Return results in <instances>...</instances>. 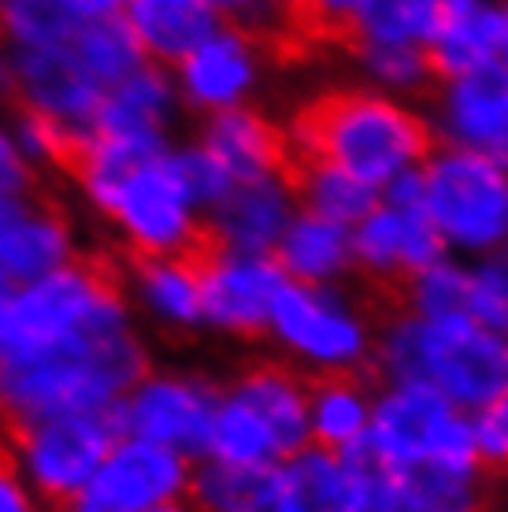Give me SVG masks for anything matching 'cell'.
Returning <instances> with one entry per match:
<instances>
[{
  "label": "cell",
  "mask_w": 508,
  "mask_h": 512,
  "mask_svg": "<svg viewBox=\"0 0 508 512\" xmlns=\"http://www.w3.org/2000/svg\"><path fill=\"white\" fill-rule=\"evenodd\" d=\"M60 179L115 242V256H197L204 205L182 160V141L89 134Z\"/></svg>",
  "instance_id": "obj_1"
},
{
  "label": "cell",
  "mask_w": 508,
  "mask_h": 512,
  "mask_svg": "<svg viewBox=\"0 0 508 512\" xmlns=\"http://www.w3.org/2000/svg\"><path fill=\"white\" fill-rule=\"evenodd\" d=\"M153 364L149 331L134 312L0 360V431L67 412H112Z\"/></svg>",
  "instance_id": "obj_2"
},
{
  "label": "cell",
  "mask_w": 508,
  "mask_h": 512,
  "mask_svg": "<svg viewBox=\"0 0 508 512\" xmlns=\"http://www.w3.org/2000/svg\"><path fill=\"white\" fill-rule=\"evenodd\" d=\"M297 160L342 167L375 193L408 182L434 149V134L416 101H401L371 86H345L308 104L286 130Z\"/></svg>",
  "instance_id": "obj_3"
},
{
  "label": "cell",
  "mask_w": 508,
  "mask_h": 512,
  "mask_svg": "<svg viewBox=\"0 0 508 512\" xmlns=\"http://www.w3.org/2000/svg\"><path fill=\"white\" fill-rule=\"evenodd\" d=\"M375 368L386 383H420L479 416L508 390V338L457 316L401 312L379 327Z\"/></svg>",
  "instance_id": "obj_4"
},
{
  "label": "cell",
  "mask_w": 508,
  "mask_h": 512,
  "mask_svg": "<svg viewBox=\"0 0 508 512\" xmlns=\"http://www.w3.org/2000/svg\"><path fill=\"white\" fill-rule=\"evenodd\" d=\"M412 193L445 256L475 264L508 242V164L494 156L434 141L412 175Z\"/></svg>",
  "instance_id": "obj_5"
},
{
  "label": "cell",
  "mask_w": 508,
  "mask_h": 512,
  "mask_svg": "<svg viewBox=\"0 0 508 512\" xmlns=\"http://www.w3.org/2000/svg\"><path fill=\"white\" fill-rule=\"evenodd\" d=\"M308 446V379L286 364H249L219 386L208 453L227 464L279 468Z\"/></svg>",
  "instance_id": "obj_6"
},
{
  "label": "cell",
  "mask_w": 508,
  "mask_h": 512,
  "mask_svg": "<svg viewBox=\"0 0 508 512\" xmlns=\"http://www.w3.org/2000/svg\"><path fill=\"white\" fill-rule=\"evenodd\" d=\"M264 338L297 375L334 379V375H360L375 360L379 327L364 301L345 286L282 282L267 316Z\"/></svg>",
  "instance_id": "obj_7"
},
{
  "label": "cell",
  "mask_w": 508,
  "mask_h": 512,
  "mask_svg": "<svg viewBox=\"0 0 508 512\" xmlns=\"http://www.w3.org/2000/svg\"><path fill=\"white\" fill-rule=\"evenodd\" d=\"M360 457L371 472L483 468L475 453V420L420 383H382L375 390Z\"/></svg>",
  "instance_id": "obj_8"
},
{
  "label": "cell",
  "mask_w": 508,
  "mask_h": 512,
  "mask_svg": "<svg viewBox=\"0 0 508 512\" xmlns=\"http://www.w3.org/2000/svg\"><path fill=\"white\" fill-rule=\"evenodd\" d=\"M119 438L115 412H67L0 431V449L52 512L71 505Z\"/></svg>",
  "instance_id": "obj_9"
},
{
  "label": "cell",
  "mask_w": 508,
  "mask_h": 512,
  "mask_svg": "<svg viewBox=\"0 0 508 512\" xmlns=\"http://www.w3.org/2000/svg\"><path fill=\"white\" fill-rule=\"evenodd\" d=\"M216 401L219 386L212 375L197 372V368L153 364L112 412L119 423V435L145 438V442L175 449L190 461H201L208 453Z\"/></svg>",
  "instance_id": "obj_10"
},
{
  "label": "cell",
  "mask_w": 508,
  "mask_h": 512,
  "mask_svg": "<svg viewBox=\"0 0 508 512\" xmlns=\"http://www.w3.org/2000/svg\"><path fill=\"white\" fill-rule=\"evenodd\" d=\"M86 253L71 208L45 186L23 197H0V308L8 297Z\"/></svg>",
  "instance_id": "obj_11"
},
{
  "label": "cell",
  "mask_w": 508,
  "mask_h": 512,
  "mask_svg": "<svg viewBox=\"0 0 508 512\" xmlns=\"http://www.w3.org/2000/svg\"><path fill=\"white\" fill-rule=\"evenodd\" d=\"M182 112L197 119L249 108L267 82V41L238 26H216L171 67Z\"/></svg>",
  "instance_id": "obj_12"
},
{
  "label": "cell",
  "mask_w": 508,
  "mask_h": 512,
  "mask_svg": "<svg viewBox=\"0 0 508 512\" xmlns=\"http://www.w3.org/2000/svg\"><path fill=\"white\" fill-rule=\"evenodd\" d=\"M197 271H201V331L227 342L264 338L275 294L286 282L275 256L227 253L204 245L197 253Z\"/></svg>",
  "instance_id": "obj_13"
},
{
  "label": "cell",
  "mask_w": 508,
  "mask_h": 512,
  "mask_svg": "<svg viewBox=\"0 0 508 512\" xmlns=\"http://www.w3.org/2000/svg\"><path fill=\"white\" fill-rule=\"evenodd\" d=\"M193 461L175 449L119 435L86 490L64 509L78 512H145L156 505H178L190 490Z\"/></svg>",
  "instance_id": "obj_14"
},
{
  "label": "cell",
  "mask_w": 508,
  "mask_h": 512,
  "mask_svg": "<svg viewBox=\"0 0 508 512\" xmlns=\"http://www.w3.org/2000/svg\"><path fill=\"white\" fill-rule=\"evenodd\" d=\"M349 231H353L356 271H364L375 282H405L408 275L445 256L438 234L416 205L412 179L379 193L368 216L356 219Z\"/></svg>",
  "instance_id": "obj_15"
},
{
  "label": "cell",
  "mask_w": 508,
  "mask_h": 512,
  "mask_svg": "<svg viewBox=\"0 0 508 512\" xmlns=\"http://www.w3.org/2000/svg\"><path fill=\"white\" fill-rule=\"evenodd\" d=\"M297 212L301 205L290 171L230 182L223 197L204 212V245L227 253L271 256Z\"/></svg>",
  "instance_id": "obj_16"
},
{
  "label": "cell",
  "mask_w": 508,
  "mask_h": 512,
  "mask_svg": "<svg viewBox=\"0 0 508 512\" xmlns=\"http://www.w3.org/2000/svg\"><path fill=\"white\" fill-rule=\"evenodd\" d=\"M438 145H457L508 164V71L490 67L475 75L442 78L427 112Z\"/></svg>",
  "instance_id": "obj_17"
},
{
  "label": "cell",
  "mask_w": 508,
  "mask_h": 512,
  "mask_svg": "<svg viewBox=\"0 0 508 512\" xmlns=\"http://www.w3.org/2000/svg\"><path fill=\"white\" fill-rule=\"evenodd\" d=\"M375 472L360 453L305 446L275 468L267 512H371Z\"/></svg>",
  "instance_id": "obj_18"
},
{
  "label": "cell",
  "mask_w": 508,
  "mask_h": 512,
  "mask_svg": "<svg viewBox=\"0 0 508 512\" xmlns=\"http://www.w3.org/2000/svg\"><path fill=\"white\" fill-rule=\"evenodd\" d=\"M119 282L145 331L190 338L201 331L197 256H115Z\"/></svg>",
  "instance_id": "obj_19"
},
{
  "label": "cell",
  "mask_w": 508,
  "mask_h": 512,
  "mask_svg": "<svg viewBox=\"0 0 508 512\" xmlns=\"http://www.w3.org/2000/svg\"><path fill=\"white\" fill-rule=\"evenodd\" d=\"M182 116L186 112H182L171 71L156 64H141L134 75H127L119 86L104 93L89 134L134 141H175Z\"/></svg>",
  "instance_id": "obj_20"
},
{
  "label": "cell",
  "mask_w": 508,
  "mask_h": 512,
  "mask_svg": "<svg viewBox=\"0 0 508 512\" xmlns=\"http://www.w3.org/2000/svg\"><path fill=\"white\" fill-rule=\"evenodd\" d=\"M193 141L227 175V182L286 171V156H290L286 130L271 116H264L260 108H253V104L201 119Z\"/></svg>",
  "instance_id": "obj_21"
},
{
  "label": "cell",
  "mask_w": 508,
  "mask_h": 512,
  "mask_svg": "<svg viewBox=\"0 0 508 512\" xmlns=\"http://www.w3.org/2000/svg\"><path fill=\"white\" fill-rule=\"evenodd\" d=\"M501 34L497 0H445L442 26L427 49L434 75L460 78L501 67Z\"/></svg>",
  "instance_id": "obj_22"
},
{
  "label": "cell",
  "mask_w": 508,
  "mask_h": 512,
  "mask_svg": "<svg viewBox=\"0 0 508 512\" xmlns=\"http://www.w3.org/2000/svg\"><path fill=\"white\" fill-rule=\"evenodd\" d=\"M119 19L138 41L141 56L167 71L223 26L204 0H127Z\"/></svg>",
  "instance_id": "obj_23"
},
{
  "label": "cell",
  "mask_w": 508,
  "mask_h": 512,
  "mask_svg": "<svg viewBox=\"0 0 508 512\" xmlns=\"http://www.w3.org/2000/svg\"><path fill=\"white\" fill-rule=\"evenodd\" d=\"M371 512H486L479 468L375 472Z\"/></svg>",
  "instance_id": "obj_24"
},
{
  "label": "cell",
  "mask_w": 508,
  "mask_h": 512,
  "mask_svg": "<svg viewBox=\"0 0 508 512\" xmlns=\"http://www.w3.org/2000/svg\"><path fill=\"white\" fill-rule=\"evenodd\" d=\"M271 256L286 282H308V286H342L356 271L353 231L334 219L312 216L305 208L290 219Z\"/></svg>",
  "instance_id": "obj_25"
},
{
  "label": "cell",
  "mask_w": 508,
  "mask_h": 512,
  "mask_svg": "<svg viewBox=\"0 0 508 512\" xmlns=\"http://www.w3.org/2000/svg\"><path fill=\"white\" fill-rule=\"evenodd\" d=\"M375 390L360 375L308 379V446L331 453H360L371 427Z\"/></svg>",
  "instance_id": "obj_26"
},
{
  "label": "cell",
  "mask_w": 508,
  "mask_h": 512,
  "mask_svg": "<svg viewBox=\"0 0 508 512\" xmlns=\"http://www.w3.org/2000/svg\"><path fill=\"white\" fill-rule=\"evenodd\" d=\"M275 490V468L227 464L216 457L193 461L186 509L190 512H267Z\"/></svg>",
  "instance_id": "obj_27"
},
{
  "label": "cell",
  "mask_w": 508,
  "mask_h": 512,
  "mask_svg": "<svg viewBox=\"0 0 508 512\" xmlns=\"http://www.w3.org/2000/svg\"><path fill=\"white\" fill-rule=\"evenodd\" d=\"M445 0H371V8L353 26V49H431L442 26Z\"/></svg>",
  "instance_id": "obj_28"
},
{
  "label": "cell",
  "mask_w": 508,
  "mask_h": 512,
  "mask_svg": "<svg viewBox=\"0 0 508 512\" xmlns=\"http://www.w3.org/2000/svg\"><path fill=\"white\" fill-rule=\"evenodd\" d=\"M293 190H297V205L305 212L334 219L342 227H353L356 219L368 216V208L379 201V193L371 186L345 175L342 167L323 164V160H301L293 171Z\"/></svg>",
  "instance_id": "obj_29"
},
{
  "label": "cell",
  "mask_w": 508,
  "mask_h": 512,
  "mask_svg": "<svg viewBox=\"0 0 508 512\" xmlns=\"http://www.w3.org/2000/svg\"><path fill=\"white\" fill-rule=\"evenodd\" d=\"M86 23L71 0H4L0 8V45L8 49H45L60 45Z\"/></svg>",
  "instance_id": "obj_30"
},
{
  "label": "cell",
  "mask_w": 508,
  "mask_h": 512,
  "mask_svg": "<svg viewBox=\"0 0 508 512\" xmlns=\"http://www.w3.org/2000/svg\"><path fill=\"white\" fill-rule=\"evenodd\" d=\"M356 67L364 75V86L401 101H416L431 90L434 75L431 56L423 49H379V45H364L356 49Z\"/></svg>",
  "instance_id": "obj_31"
},
{
  "label": "cell",
  "mask_w": 508,
  "mask_h": 512,
  "mask_svg": "<svg viewBox=\"0 0 508 512\" xmlns=\"http://www.w3.org/2000/svg\"><path fill=\"white\" fill-rule=\"evenodd\" d=\"M468 294V264L457 256H438L434 264L405 279V312L412 316H457Z\"/></svg>",
  "instance_id": "obj_32"
},
{
  "label": "cell",
  "mask_w": 508,
  "mask_h": 512,
  "mask_svg": "<svg viewBox=\"0 0 508 512\" xmlns=\"http://www.w3.org/2000/svg\"><path fill=\"white\" fill-rule=\"evenodd\" d=\"M464 316L486 327V331L508 338V271L497 264V256L468 264Z\"/></svg>",
  "instance_id": "obj_33"
},
{
  "label": "cell",
  "mask_w": 508,
  "mask_h": 512,
  "mask_svg": "<svg viewBox=\"0 0 508 512\" xmlns=\"http://www.w3.org/2000/svg\"><path fill=\"white\" fill-rule=\"evenodd\" d=\"M223 26L249 30L260 41H271L286 34L293 19V0H204Z\"/></svg>",
  "instance_id": "obj_34"
},
{
  "label": "cell",
  "mask_w": 508,
  "mask_h": 512,
  "mask_svg": "<svg viewBox=\"0 0 508 512\" xmlns=\"http://www.w3.org/2000/svg\"><path fill=\"white\" fill-rule=\"evenodd\" d=\"M371 0H293V19L316 34H353Z\"/></svg>",
  "instance_id": "obj_35"
},
{
  "label": "cell",
  "mask_w": 508,
  "mask_h": 512,
  "mask_svg": "<svg viewBox=\"0 0 508 512\" xmlns=\"http://www.w3.org/2000/svg\"><path fill=\"white\" fill-rule=\"evenodd\" d=\"M475 420V453L479 464L508 468V390L497 397L490 409H483Z\"/></svg>",
  "instance_id": "obj_36"
},
{
  "label": "cell",
  "mask_w": 508,
  "mask_h": 512,
  "mask_svg": "<svg viewBox=\"0 0 508 512\" xmlns=\"http://www.w3.org/2000/svg\"><path fill=\"white\" fill-rule=\"evenodd\" d=\"M0 512H52L45 501L26 487V479L12 468L0 449Z\"/></svg>",
  "instance_id": "obj_37"
},
{
  "label": "cell",
  "mask_w": 508,
  "mask_h": 512,
  "mask_svg": "<svg viewBox=\"0 0 508 512\" xmlns=\"http://www.w3.org/2000/svg\"><path fill=\"white\" fill-rule=\"evenodd\" d=\"M82 19H115L127 0H71Z\"/></svg>",
  "instance_id": "obj_38"
},
{
  "label": "cell",
  "mask_w": 508,
  "mask_h": 512,
  "mask_svg": "<svg viewBox=\"0 0 508 512\" xmlns=\"http://www.w3.org/2000/svg\"><path fill=\"white\" fill-rule=\"evenodd\" d=\"M501 4V26H505V34H501V67L508 71V0H497Z\"/></svg>",
  "instance_id": "obj_39"
},
{
  "label": "cell",
  "mask_w": 508,
  "mask_h": 512,
  "mask_svg": "<svg viewBox=\"0 0 508 512\" xmlns=\"http://www.w3.org/2000/svg\"><path fill=\"white\" fill-rule=\"evenodd\" d=\"M56 512H78V509H56ZM145 512H190V509H186V501H178V505H156V509H145Z\"/></svg>",
  "instance_id": "obj_40"
},
{
  "label": "cell",
  "mask_w": 508,
  "mask_h": 512,
  "mask_svg": "<svg viewBox=\"0 0 508 512\" xmlns=\"http://www.w3.org/2000/svg\"><path fill=\"white\" fill-rule=\"evenodd\" d=\"M497 264H501V268H505V271H508V242H505V245H501V253H497Z\"/></svg>",
  "instance_id": "obj_41"
},
{
  "label": "cell",
  "mask_w": 508,
  "mask_h": 512,
  "mask_svg": "<svg viewBox=\"0 0 508 512\" xmlns=\"http://www.w3.org/2000/svg\"><path fill=\"white\" fill-rule=\"evenodd\" d=\"M0 8H4V0H0Z\"/></svg>",
  "instance_id": "obj_42"
}]
</instances>
